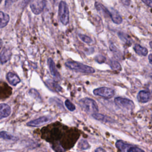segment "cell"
Segmentation results:
<instances>
[{
  "label": "cell",
  "instance_id": "obj_1",
  "mask_svg": "<svg viewBox=\"0 0 152 152\" xmlns=\"http://www.w3.org/2000/svg\"><path fill=\"white\" fill-rule=\"evenodd\" d=\"M65 66L71 70L85 74H93L95 72L94 69L87 65L75 61H68L65 63Z\"/></svg>",
  "mask_w": 152,
  "mask_h": 152
},
{
  "label": "cell",
  "instance_id": "obj_2",
  "mask_svg": "<svg viewBox=\"0 0 152 152\" xmlns=\"http://www.w3.org/2000/svg\"><path fill=\"white\" fill-rule=\"evenodd\" d=\"M79 104L86 112L88 113H94L99 111L98 106L96 102L90 98H83L79 101Z\"/></svg>",
  "mask_w": 152,
  "mask_h": 152
},
{
  "label": "cell",
  "instance_id": "obj_3",
  "mask_svg": "<svg viewBox=\"0 0 152 152\" xmlns=\"http://www.w3.org/2000/svg\"><path fill=\"white\" fill-rule=\"evenodd\" d=\"M58 15L60 21L64 25H67L69 23V10L66 3L61 1L59 4Z\"/></svg>",
  "mask_w": 152,
  "mask_h": 152
},
{
  "label": "cell",
  "instance_id": "obj_4",
  "mask_svg": "<svg viewBox=\"0 0 152 152\" xmlns=\"http://www.w3.org/2000/svg\"><path fill=\"white\" fill-rule=\"evenodd\" d=\"M114 102L115 104L119 107L128 110H132L135 106L134 102L126 98L117 97L114 99Z\"/></svg>",
  "mask_w": 152,
  "mask_h": 152
},
{
  "label": "cell",
  "instance_id": "obj_5",
  "mask_svg": "<svg viewBox=\"0 0 152 152\" xmlns=\"http://www.w3.org/2000/svg\"><path fill=\"white\" fill-rule=\"evenodd\" d=\"M93 94L105 99H110L114 96L115 91L112 88L102 87L94 89L93 90Z\"/></svg>",
  "mask_w": 152,
  "mask_h": 152
},
{
  "label": "cell",
  "instance_id": "obj_6",
  "mask_svg": "<svg viewBox=\"0 0 152 152\" xmlns=\"http://www.w3.org/2000/svg\"><path fill=\"white\" fill-rule=\"evenodd\" d=\"M45 5V0H32L30 2V7L34 14L38 15L43 11Z\"/></svg>",
  "mask_w": 152,
  "mask_h": 152
},
{
  "label": "cell",
  "instance_id": "obj_7",
  "mask_svg": "<svg viewBox=\"0 0 152 152\" xmlns=\"http://www.w3.org/2000/svg\"><path fill=\"white\" fill-rule=\"evenodd\" d=\"M52 118L49 116H42L34 120H32L27 123V125L29 126H34V127H38L42 126L50 121H51Z\"/></svg>",
  "mask_w": 152,
  "mask_h": 152
},
{
  "label": "cell",
  "instance_id": "obj_8",
  "mask_svg": "<svg viewBox=\"0 0 152 152\" xmlns=\"http://www.w3.org/2000/svg\"><path fill=\"white\" fill-rule=\"evenodd\" d=\"M47 63H48V65L49 66L50 74L53 76L54 79L57 81H60L61 80V75L56 68L55 64L53 59L50 58H49L47 60Z\"/></svg>",
  "mask_w": 152,
  "mask_h": 152
},
{
  "label": "cell",
  "instance_id": "obj_9",
  "mask_svg": "<svg viewBox=\"0 0 152 152\" xmlns=\"http://www.w3.org/2000/svg\"><path fill=\"white\" fill-rule=\"evenodd\" d=\"M137 99L141 103H147L151 100V93L148 90H141L137 94Z\"/></svg>",
  "mask_w": 152,
  "mask_h": 152
},
{
  "label": "cell",
  "instance_id": "obj_10",
  "mask_svg": "<svg viewBox=\"0 0 152 152\" xmlns=\"http://www.w3.org/2000/svg\"><path fill=\"white\" fill-rule=\"evenodd\" d=\"M11 107L6 103H0V120L9 116L11 114Z\"/></svg>",
  "mask_w": 152,
  "mask_h": 152
},
{
  "label": "cell",
  "instance_id": "obj_11",
  "mask_svg": "<svg viewBox=\"0 0 152 152\" xmlns=\"http://www.w3.org/2000/svg\"><path fill=\"white\" fill-rule=\"evenodd\" d=\"M109 11L110 12L109 17L111 18L112 21L116 24H120L122 22V18L119 13L113 8H111L110 10H109Z\"/></svg>",
  "mask_w": 152,
  "mask_h": 152
},
{
  "label": "cell",
  "instance_id": "obj_12",
  "mask_svg": "<svg viewBox=\"0 0 152 152\" xmlns=\"http://www.w3.org/2000/svg\"><path fill=\"white\" fill-rule=\"evenodd\" d=\"M46 86L52 91L55 92L62 91V87L55 81L52 80H47L45 81Z\"/></svg>",
  "mask_w": 152,
  "mask_h": 152
},
{
  "label": "cell",
  "instance_id": "obj_13",
  "mask_svg": "<svg viewBox=\"0 0 152 152\" xmlns=\"http://www.w3.org/2000/svg\"><path fill=\"white\" fill-rule=\"evenodd\" d=\"M7 79L8 83L12 86H16L20 83L21 80L19 77L12 72H9L7 74Z\"/></svg>",
  "mask_w": 152,
  "mask_h": 152
},
{
  "label": "cell",
  "instance_id": "obj_14",
  "mask_svg": "<svg viewBox=\"0 0 152 152\" xmlns=\"http://www.w3.org/2000/svg\"><path fill=\"white\" fill-rule=\"evenodd\" d=\"M11 56V52L9 49L4 48L0 53V63L4 64L6 63Z\"/></svg>",
  "mask_w": 152,
  "mask_h": 152
},
{
  "label": "cell",
  "instance_id": "obj_15",
  "mask_svg": "<svg viewBox=\"0 0 152 152\" xmlns=\"http://www.w3.org/2000/svg\"><path fill=\"white\" fill-rule=\"evenodd\" d=\"M94 6L99 12L101 13L105 17H109L110 12L109 10L106 8L105 7H104L102 4L98 2H96L94 4Z\"/></svg>",
  "mask_w": 152,
  "mask_h": 152
},
{
  "label": "cell",
  "instance_id": "obj_16",
  "mask_svg": "<svg viewBox=\"0 0 152 152\" xmlns=\"http://www.w3.org/2000/svg\"><path fill=\"white\" fill-rule=\"evenodd\" d=\"M10 21V16L8 14L0 11V28L5 27Z\"/></svg>",
  "mask_w": 152,
  "mask_h": 152
},
{
  "label": "cell",
  "instance_id": "obj_17",
  "mask_svg": "<svg viewBox=\"0 0 152 152\" xmlns=\"http://www.w3.org/2000/svg\"><path fill=\"white\" fill-rule=\"evenodd\" d=\"M93 118L96 119V120L105 122H113V121L112 118H109L105 115H103L100 113H94L92 114Z\"/></svg>",
  "mask_w": 152,
  "mask_h": 152
},
{
  "label": "cell",
  "instance_id": "obj_18",
  "mask_svg": "<svg viewBox=\"0 0 152 152\" xmlns=\"http://www.w3.org/2000/svg\"><path fill=\"white\" fill-rule=\"evenodd\" d=\"M134 50L137 54L140 56H146L148 53V50L144 47L141 46L138 44H136L134 46Z\"/></svg>",
  "mask_w": 152,
  "mask_h": 152
},
{
  "label": "cell",
  "instance_id": "obj_19",
  "mask_svg": "<svg viewBox=\"0 0 152 152\" xmlns=\"http://www.w3.org/2000/svg\"><path fill=\"white\" fill-rule=\"evenodd\" d=\"M0 138H2L4 140H9L12 141H15L18 138L14 136L13 135L10 134L9 132H7L6 131H0Z\"/></svg>",
  "mask_w": 152,
  "mask_h": 152
},
{
  "label": "cell",
  "instance_id": "obj_20",
  "mask_svg": "<svg viewBox=\"0 0 152 152\" xmlns=\"http://www.w3.org/2000/svg\"><path fill=\"white\" fill-rule=\"evenodd\" d=\"M78 148L81 150H87L90 148V145L87 140H81L78 144Z\"/></svg>",
  "mask_w": 152,
  "mask_h": 152
},
{
  "label": "cell",
  "instance_id": "obj_21",
  "mask_svg": "<svg viewBox=\"0 0 152 152\" xmlns=\"http://www.w3.org/2000/svg\"><path fill=\"white\" fill-rule=\"evenodd\" d=\"M118 36L120 37V39H121V40H122L124 42H125V43H131V40L129 37V36L124 33H122V32H119L118 33Z\"/></svg>",
  "mask_w": 152,
  "mask_h": 152
},
{
  "label": "cell",
  "instance_id": "obj_22",
  "mask_svg": "<svg viewBox=\"0 0 152 152\" xmlns=\"http://www.w3.org/2000/svg\"><path fill=\"white\" fill-rule=\"evenodd\" d=\"M125 152H145V151L138 147H136L131 144H128L125 150Z\"/></svg>",
  "mask_w": 152,
  "mask_h": 152
},
{
  "label": "cell",
  "instance_id": "obj_23",
  "mask_svg": "<svg viewBox=\"0 0 152 152\" xmlns=\"http://www.w3.org/2000/svg\"><path fill=\"white\" fill-rule=\"evenodd\" d=\"M28 93H29V94L31 96H32L33 97L36 99L37 100H39L40 102L42 101V99H41L40 95V94L39 93V92L36 90H35L34 88H31V89L30 90Z\"/></svg>",
  "mask_w": 152,
  "mask_h": 152
},
{
  "label": "cell",
  "instance_id": "obj_24",
  "mask_svg": "<svg viewBox=\"0 0 152 152\" xmlns=\"http://www.w3.org/2000/svg\"><path fill=\"white\" fill-rule=\"evenodd\" d=\"M78 36H79V37H80V39L83 42H84V43H87V44H91V43H92V42H93V40H92V39L90 37H88V36H86V35H85V34H80L79 35H78Z\"/></svg>",
  "mask_w": 152,
  "mask_h": 152
},
{
  "label": "cell",
  "instance_id": "obj_25",
  "mask_svg": "<svg viewBox=\"0 0 152 152\" xmlns=\"http://www.w3.org/2000/svg\"><path fill=\"white\" fill-rule=\"evenodd\" d=\"M65 105L69 111H74L75 109V107L74 104L72 103H71L70 100L68 99L65 101Z\"/></svg>",
  "mask_w": 152,
  "mask_h": 152
},
{
  "label": "cell",
  "instance_id": "obj_26",
  "mask_svg": "<svg viewBox=\"0 0 152 152\" xmlns=\"http://www.w3.org/2000/svg\"><path fill=\"white\" fill-rule=\"evenodd\" d=\"M110 67L113 70H118L121 69V65L118 62L116 61H112L110 63Z\"/></svg>",
  "mask_w": 152,
  "mask_h": 152
},
{
  "label": "cell",
  "instance_id": "obj_27",
  "mask_svg": "<svg viewBox=\"0 0 152 152\" xmlns=\"http://www.w3.org/2000/svg\"><path fill=\"white\" fill-rule=\"evenodd\" d=\"M95 60L98 63H100V64H102L103 62H104L106 60V58L102 55H97L96 57H95Z\"/></svg>",
  "mask_w": 152,
  "mask_h": 152
},
{
  "label": "cell",
  "instance_id": "obj_28",
  "mask_svg": "<svg viewBox=\"0 0 152 152\" xmlns=\"http://www.w3.org/2000/svg\"><path fill=\"white\" fill-rule=\"evenodd\" d=\"M146 5L149 7H151L152 5V0H141Z\"/></svg>",
  "mask_w": 152,
  "mask_h": 152
},
{
  "label": "cell",
  "instance_id": "obj_29",
  "mask_svg": "<svg viewBox=\"0 0 152 152\" xmlns=\"http://www.w3.org/2000/svg\"><path fill=\"white\" fill-rule=\"evenodd\" d=\"M121 2L125 5H129L131 3V0H121Z\"/></svg>",
  "mask_w": 152,
  "mask_h": 152
},
{
  "label": "cell",
  "instance_id": "obj_30",
  "mask_svg": "<svg viewBox=\"0 0 152 152\" xmlns=\"http://www.w3.org/2000/svg\"><path fill=\"white\" fill-rule=\"evenodd\" d=\"M95 152H106L103 148L102 147H98L96 149Z\"/></svg>",
  "mask_w": 152,
  "mask_h": 152
},
{
  "label": "cell",
  "instance_id": "obj_31",
  "mask_svg": "<svg viewBox=\"0 0 152 152\" xmlns=\"http://www.w3.org/2000/svg\"><path fill=\"white\" fill-rule=\"evenodd\" d=\"M30 0H23V5H24V6H26L28 2H29V1H30Z\"/></svg>",
  "mask_w": 152,
  "mask_h": 152
},
{
  "label": "cell",
  "instance_id": "obj_32",
  "mask_svg": "<svg viewBox=\"0 0 152 152\" xmlns=\"http://www.w3.org/2000/svg\"><path fill=\"white\" fill-rule=\"evenodd\" d=\"M152 55L150 53L149 55H148V60H149V62L150 64L152 63Z\"/></svg>",
  "mask_w": 152,
  "mask_h": 152
},
{
  "label": "cell",
  "instance_id": "obj_33",
  "mask_svg": "<svg viewBox=\"0 0 152 152\" xmlns=\"http://www.w3.org/2000/svg\"><path fill=\"white\" fill-rule=\"evenodd\" d=\"M2 40L0 39V50H1V48H2Z\"/></svg>",
  "mask_w": 152,
  "mask_h": 152
},
{
  "label": "cell",
  "instance_id": "obj_34",
  "mask_svg": "<svg viewBox=\"0 0 152 152\" xmlns=\"http://www.w3.org/2000/svg\"><path fill=\"white\" fill-rule=\"evenodd\" d=\"M151 43H152L151 42H150V48H151Z\"/></svg>",
  "mask_w": 152,
  "mask_h": 152
},
{
  "label": "cell",
  "instance_id": "obj_35",
  "mask_svg": "<svg viewBox=\"0 0 152 152\" xmlns=\"http://www.w3.org/2000/svg\"><path fill=\"white\" fill-rule=\"evenodd\" d=\"M2 1V0H0V3H1V2Z\"/></svg>",
  "mask_w": 152,
  "mask_h": 152
},
{
  "label": "cell",
  "instance_id": "obj_36",
  "mask_svg": "<svg viewBox=\"0 0 152 152\" xmlns=\"http://www.w3.org/2000/svg\"><path fill=\"white\" fill-rule=\"evenodd\" d=\"M0 152H1V151H0Z\"/></svg>",
  "mask_w": 152,
  "mask_h": 152
}]
</instances>
